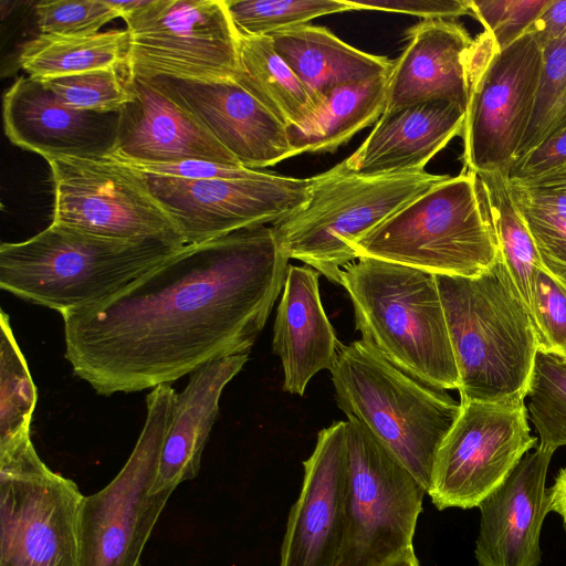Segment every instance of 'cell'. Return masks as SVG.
Masks as SVG:
<instances>
[{
  "mask_svg": "<svg viewBox=\"0 0 566 566\" xmlns=\"http://www.w3.org/2000/svg\"><path fill=\"white\" fill-rule=\"evenodd\" d=\"M289 260L266 226L187 244L119 291L62 313L65 358L98 395L111 396L249 354Z\"/></svg>",
  "mask_w": 566,
  "mask_h": 566,
  "instance_id": "6da1fadb",
  "label": "cell"
},
{
  "mask_svg": "<svg viewBox=\"0 0 566 566\" xmlns=\"http://www.w3.org/2000/svg\"><path fill=\"white\" fill-rule=\"evenodd\" d=\"M436 277L460 402L525 400L539 345L502 253L478 276Z\"/></svg>",
  "mask_w": 566,
  "mask_h": 566,
  "instance_id": "7a4b0ae2",
  "label": "cell"
},
{
  "mask_svg": "<svg viewBox=\"0 0 566 566\" xmlns=\"http://www.w3.org/2000/svg\"><path fill=\"white\" fill-rule=\"evenodd\" d=\"M340 272L361 340L408 375L442 390L458 389L437 277L419 269L358 258Z\"/></svg>",
  "mask_w": 566,
  "mask_h": 566,
  "instance_id": "3957f363",
  "label": "cell"
},
{
  "mask_svg": "<svg viewBox=\"0 0 566 566\" xmlns=\"http://www.w3.org/2000/svg\"><path fill=\"white\" fill-rule=\"evenodd\" d=\"M180 249L51 223L25 241L0 245V287L62 314L119 291Z\"/></svg>",
  "mask_w": 566,
  "mask_h": 566,
  "instance_id": "277c9868",
  "label": "cell"
},
{
  "mask_svg": "<svg viewBox=\"0 0 566 566\" xmlns=\"http://www.w3.org/2000/svg\"><path fill=\"white\" fill-rule=\"evenodd\" d=\"M337 406L385 446L428 491L436 454L461 405L408 375L361 339L340 344L329 370Z\"/></svg>",
  "mask_w": 566,
  "mask_h": 566,
  "instance_id": "5b68a950",
  "label": "cell"
},
{
  "mask_svg": "<svg viewBox=\"0 0 566 566\" xmlns=\"http://www.w3.org/2000/svg\"><path fill=\"white\" fill-rule=\"evenodd\" d=\"M356 259L374 258L434 275L474 277L501 251L476 174L448 176L352 244Z\"/></svg>",
  "mask_w": 566,
  "mask_h": 566,
  "instance_id": "8992f818",
  "label": "cell"
},
{
  "mask_svg": "<svg viewBox=\"0 0 566 566\" xmlns=\"http://www.w3.org/2000/svg\"><path fill=\"white\" fill-rule=\"evenodd\" d=\"M448 176L426 170L361 176L339 163L311 177L306 202L272 229L289 259L340 284L342 270L356 260L352 244Z\"/></svg>",
  "mask_w": 566,
  "mask_h": 566,
  "instance_id": "52a82bcc",
  "label": "cell"
},
{
  "mask_svg": "<svg viewBox=\"0 0 566 566\" xmlns=\"http://www.w3.org/2000/svg\"><path fill=\"white\" fill-rule=\"evenodd\" d=\"M176 391L159 385L147 395L140 436L118 474L84 496L78 514V566H142L144 547L172 492L153 493Z\"/></svg>",
  "mask_w": 566,
  "mask_h": 566,
  "instance_id": "ba28073f",
  "label": "cell"
},
{
  "mask_svg": "<svg viewBox=\"0 0 566 566\" xmlns=\"http://www.w3.org/2000/svg\"><path fill=\"white\" fill-rule=\"evenodd\" d=\"M83 497L40 459L30 433L0 448V566H78Z\"/></svg>",
  "mask_w": 566,
  "mask_h": 566,
  "instance_id": "9c48e42d",
  "label": "cell"
},
{
  "mask_svg": "<svg viewBox=\"0 0 566 566\" xmlns=\"http://www.w3.org/2000/svg\"><path fill=\"white\" fill-rule=\"evenodd\" d=\"M542 67L543 49L530 33L503 50L485 31L473 39L461 133L467 170L509 171L532 118Z\"/></svg>",
  "mask_w": 566,
  "mask_h": 566,
  "instance_id": "30bf717a",
  "label": "cell"
},
{
  "mask_svg": "<svg viewBox=\"0 0 566 566\" xmlns=\"http://www.w3.org/2000/svg\"><path fill=\"white\" fill-rule=\"evenodd\" d=\"M348 489L338 566H382L413 547L427 493L406 467L347 417Z\"/></svg>",
  "mask_w": 566,
  "mask_h": 566,
  "instance_id": "8fae6325",
  "label": "cell"
},
{
  "mask_svg": "<svg viewBox=\"0 0 566 566\" xmlns=\"http://www.w3.org/2000/svg\"><path fill=\"white\" fill-rule=\"evenodd\" d=\"M123 19L132 75L219 81L238 71L239 32L226 0H144Z\"/></svg>",
  "mask_w": 566,
  "mask_h": 566,
  "instance_id": "7c38bea8",
  "label": "cell"
},
{
  "mask_svg": "<svg viewBox=\"0 0 566 566\" xmlns=\"http://www.w3.org/2000/svg\"><path fill=\"white\" fill-rule=\"evenodd\" d=\"M52 222L102 238L187 245L137 170L108 158L51 157Z\"/></svg>",
  "mask_w": 566,
  "mask_h": 566,
  "instance_id": "4fadbf2b",
  "label": "cell"
},
{
  "mask_svg": "<svg viewBox=\"0 0 566 566\" xmlns=\"http://www.w3.org/2000/svg\"><path fill=\"white\" fill-rule=\"evenodd\" d=\"M460 405L436 454L427 491L440 511L478 507L537 443L523 399Z\"/></svg>",
  "mask_w": 566,
  "mask_h": 566,
  "instance_id": "5bb4252c",
  "label": "cell"
},
{
  "mask_svg": "<svg viewBox=\"0 0 566 566\" xmlns=\"http://www.w3.org/2000/svg\"><path fill=\"white\" fill-rule=\"evenodd\" d=\"M142 175L187 244L280 222L306 202L312 180L255 169L238 178L207 180Z\"/></svg>",
  "mask_w": 566,
  "mask_h": 566,
  "instance_id": "9a60e30c",
  "label": "cell"
},
{
  "mask_svg": "<svg viewBox=\"0 0 566 566\" xmlns=\"http://www.w3.org/2000/svg\"><path fill=\"white\" fill-rule=\"evenodd\" d=\"M303 468L301 492L287 517L280 566H338L348 489L346 421H336L318 432Z\"/></svg>",
  "mask_w": 566,
  "mask_h": 566,
  "instance_id": "2e32d148",
  "label": "cell"
},
{
  "mask_svg": "<svg viewBox=\"0 0 566 566\" xmlns=\"http://www.w3.org/2000/svg\"><path fill=\"white\" fill-rule=\"evenodd\" d=\"M147 80L189 113L241 166L256 170L294 156L285 124L233 78Z\"/></svg>",
  "mask_w": 566,
  "mask_h": 566,
  "instance_id": "e0dca14e",
  "label": "cell"
},
{
  "mask_svg": "<svg viewBox=\"0 0 566 566\" xmlns=\"http://www.w3.org/2000/svg\"><path fill=\"white\" fill-rule=\"evenodd\" d=\"M2 118L13 145L44 159L108 158L117 146L119 112L75 109L31 76L18 77L6 92Z\"/></svg>",
  "mask_w": 566,
  "mask_h": 566,
  "instance_id": "ac0fdd59",
  "label": "cell"
},
{
  "mask_svg": "<svg viewBox=\"0 0 566 566\" xmlns=\"http://www.w3.org/2000/svg\"><path fill=\"white\" fill-rule=\"evenodd\" d=\"M554 452L536 447L478 506V566H539L541 531L549 512L545 486Z\"/></svg>",
  "mask_w": 566,
  "mask_h": 566,
  "instance_id": "d6986e66",
  "label": "cell"
},
{
  "mask_svg": "<svg viewBox=\"0 0 566 566\" xmlns=\"http://www.w3.org/2000/svg\"><path fill=\"white\" fill-rule=\"evenodd\" d=\"M130 101L119 112L118 139L111 156L138 163L206 160L243 167L189 113L147 78L123 66Z\"/></svg>",
  "mask_w": 566,
  "mask_h": 566,
  "instance_id": "ffe728a7",
  "label": "cell"
},
{
  "mask_svg": "<svg viewBox=\"0 0 566 566\" xmlns=\"http://www.w3.org/2000/svg\"><path fill=\"white\" fill-rule=\"evenodd\" d=\"M407 35L389 75L384 113L429 99L450 101L465 109L473 44L468 31L454 20L431 19L413 25Z\"/></svg>",
  "mask_w": 566,
  "mask_h": 566,
  "instance_id": "44dd1931",
  "label": "cell"
},
{
  "mask_svg": "<svg viewBox=\"0 0 566 566\" xmlns=\"http://www.w3.org/2000/svg\"><path fill=\"white\" fill-rule=\"evenodd\" d=\"M465 109L429 99L384 113L364 143L343 163L356 175L379 176L424 170L430 159L461 135Z\"/></svg>",
  "mask_w": 566,
  "mask_h": 566,
  "instance_id": "7402d4cb",
  "label": "cell"
},
{
  "mask_svg": "<svg viewBox=\"0 0 566 566\" xmlns=\"http://www.w3.org/2000/svg\"><path fill=\"white\" fill-rule=\"evenodd\" d=\"M319 272L289 264L273 327V353L281 358L283 390L303 396L310 380L331 370L340 343L319 295Z\"/></svg>",
  "mask_w": 566,
  "mask_h": 566,
  "instance_id": "603a6c76",
  "label": "cell"
},
{
  "mask_svg": "<svg viewBox=\"0 0 566 566\" xmlns=\"http://www.w3.org/2000/svg\"><path fill=\"white\" fill-rule=\"evenodd\" d=\"M248 359L249 354L222 357L189 374L186 388L176 394L153 493L174 492L180 483L197 476L221 394Z\"/></svg>",
  "mask_w": 566,
  "mask_h": 566,
  "instance_id": "cb8c5ba5",
  "label": "cell"
},
{
  "mask_svg": "<svg viewBox=\"0 0 566 566\" xmlns=\"http://www.w3.org/2000/svg\"><path fill=\"white\" fill-rule=\"evenodd\" d=\"M277 54L321 99L332 88L390 74L394 61L357 50L323 27L304 24L269 35Z\"/></svg>",
  "mask_w": 566,
  "mask_h": 566,
  "instance_id": "d4e9b609",
  "label": "cell"
},
{
  "mask_svg": "<svg viewBox=\"0 0 566 566\" xmlns=\"http://www.w3.org/2000/svg\"><path fill=\"white\" fill-rule=\"evenodd\" d=\"M390 74L343 84L323 96L316 113L300 125L286 126L294 156L333 151L382 115Z\"/></svg>",
  "mask_w": 566,
  "mask_h": 566,
  "instance_id": "484cf974",
  "label": "cell"
},
{
  "mask_svg": "<svg viewBox=\"0 0 566 566\" xmlns=\"http://www.w3.org/2000/svg\"><path fill=\"white\" fill-rule=\"evenodd\" d=\"M233 80L285 126L306 122L322 104L277 54L270 36L239 33V66Z\"/></svg>",
  "mask_w": 566,
  "mask_h": 566,
  "instance_id": "4316f807",
  "label": "cell"
},
{
  "mask_svg": "<svg viewBox=\"0 0 566 566\" xmlns=\"http://www.w3.org/2000/svg\"><path fill=\"white\" fill-rule=\"evenodd\" d=\"M128 51L127 29H113L91 35L40 33L22 45L18 62L29 76L44 81L122 67L126 64Z\"/></svg>",
  "mask_w": 566,
  "mask_h": 566,
  "instance_id": "83f0119b",
  "label": "cell"
},
{
  "mask_svg": "<svg viewBox=\"0 0 566 566\" xmlns=\"http://www.w3.org/2000/svg\"><path fill=\"white\" fill-rule=\"evenodd\" d=\"M476 176L503 260L531 316L532 285L542 268L535 242L512 197L507 172H481Z\"/></svg>",
  "mask_w": 566,
  "mask_h": 566,
  "instance_id": "f1b7e54d",
  "label": "cell"
},
{
  "mask_svg": "<svg viewBox=\"0 0 566 566\" xmlns=\"http://www.w3.org/2000/svg\"><path fill=\"white\" fill-rule=\"evenodd\" d=\"M0 448L30 433L36 388L13 336L9 315L0 318Z\"/></svg>",
  "mask_w": 566,
  "mask_h": 566,
  "instance_id": "f546056e",
  "label": "cell"
},
{
  "mask_svg": "<svg viewBox=\"0 0 566 566\" xmlns=\"http://www.w3.org/2000/svg\"><path fill=\"white\" fill-rule=\"evenodd\" d=\"M526 397L538 447L555 452L566 446V359L538 350Z\"/></svg>",
  "mask_w": 566,
  "mask_h": 566,
  "instance_id": "4dcf8cb0",
  "label": "cell"
},
{
  "mask_svg": "<svg viewBox=\"0 0 566 566\" xmlns=\"http://www.w3.org/2000/svg\"><path fill=\"white\" fill-rule=\"evenodd\" d=\"M240 34L269 36L332 13L350 11L346 0H226Z\"/></svg>",
  "mask_w": 566,
  "mask_h": 566,
  "instance_id": "1f68e13d",
  "label": "cell"
},
{
  "mask_svg": "<svg viewBox=\"0 0 566 566\" xmlns=\"http://www.w3.org/2000/svg\"><path fill=\"white\" fill-rule=\"evenodd\" d=\"M564 128H566V34L543 50V67L532 118L514 161Z\"/></svg>",
  "mask_w": 566,
  "mask_h": 566,
  "instance_id": "d6a6232c",
  "label": "cell"
},
{
  "mask_svg": "<svg viewBox=\"0 0 566 566\" xmlns=\"http://www.w3.org/2000/svg\"><path fill=\"white\" fill-rule=\"evenodd\" d=\"M122 67L96 70L42 82L62 103L75 109L120 112L132 98L125 75L120 72Z\"/></svg>",
  "mask_w": 566,
  "mask_h": 566,
  "instance_id": "836d02e7",
  "label": "cell"
},
{
  "mask_svg": "<svg viewBox=\"0 0 566 566\" xmlns=\"http://www.w3.org/2000/svg\"><path fill=\"white\" fill-rule=\"evenodd\" d=\"M41 34L91 35L120 18L109 0H44L34 7Z\"/></svg>",
  "mask_w": 566,
  "mask_h": 566,
  "instance_id": "e575fe53",
  "label": "cell"
},
{
  "mask_svg": "<svg viewBox=\"0 0 566 566\" xmlns=\"http://www.w3.org/2000/svg\"><path fill=\"white\" fill-rule=\"evenodd\" d=\"M531 318L541 352L566 359V285L542 266L534 276Z\"/></svg>",
  "mask_w": 566,
  "mask_h": 566,
  "instance_id": "d590c367",
  "label": "cell"
},
{
  "mask_svg": "<svg viewBox=\"0 0 566 566\" xmlns=\"http://www.w3.org/2000/svg\"><path fill=\"white\" fill-rule=\"evenodd\" d=\"M510 189L533 237L542 266L566 285V220L535 203L521 187L510 184Z\"/></svg>",
  "mask_w": 566,
  "mask_h": 566,
  "instance_id": "8d00e7d4",
  "label": "cell"
},
{
  "mask_svg": "<svg viewBox=\"0 0 566 566\" xmlns=\"http://www.w3.org/2000/svg\"><path fill=\"white\" fill-rule=\"evenodd\" d=\"M552 0H468L473 15L503 50L523 36Z\"/></svg>",
  "mask_w": 566,
  "mask_h": 566,
  "instance_id": "74e56055",
  "label": "cell"
},
{
  "mask_svg": "<svg viewBox=\"0 0 566 566\" xmlns=\"http://www.w3.org/2000/svg\"><path fill=\"white\" fill-rule=\"evenodd\" d=\"M117 160L145 175L187 180L238 178L249 175L254 170L245 167H234L206 160H184L174 163H138L122 159Z\"/></svg>",
  "mask_w": 566,
  "mask_h": 566,
  "instance_id": "f35d334b",
  "label": "cell"
},
{
  "mask_svg": "<svg viewBox=\"0 0 566 566\" xmlns=\"http://www.w3.org/2000/svg\"><path fill=\"white\" fill-rule=\"evenodd\" d=\"M353 10H380L407 13L423 20L446 19L470 14L468 0H346Z\"/></svg>",
  "mask_w": 566,
  "mask_h": 566,
  "instance_id": "ab89813d",
  "label": "cell"
},
{
  "mask_svg": "<svg viewBox=\"0 0 566 566\" xmlns=\"http://www.w3.org/2000/svg\"><path fill=\"white\" fill-rule=\"evenodd\" d=\"M564 165H566V128L514 161L507 171V180L511 184H522Z\"/></svg>",
  "mask_w": 566,
  "mask_h": 566,
  "instance_id": "60d3db41",
  "label": "cell"
},
{
  "mask_svg": "<svg viewBox=\"0 0 566 566\" xmlns=\"http://www.w3.org/2000/svg\"><path fill=\"white\" fill-rule=\"evenodd\" d=\"M544 50L566 34V0H552L527 32Z\"/></svg>",
  "mask_w": 566,
  "mask_h": 566,
  "instance_id": "b9f144b4",
  "label": "cell"
},
{
  "mask_svg": "<svg viewBox=\"0 0 566 566\" xmlns=\"http://www.w3.org/2000/svg\"><path fill=\"white\" fill-rule=\"evenodd\" d=\"M513 185H517L526 189L556 191L566 195V165L551 170L535 179Z\"/></svg>",
  "mask_w": 566,
  "mask_h": 566,
  "instance_id": "7bdbcfd3",
  "label": "cell"
},
{
  "mask_svg": "<svg viewBox=\"0 0 566 566\" xmlns=\"http://www.w3.org/2000/svg\"><path fill=\"white\" fill-rule=\"evenodd\" d=\"M513 185V184H512ZM517 186V185H516ZM521 187V186H518ZM538 206L566 220V195L556 191L534 190L521 187Z\"/></svg>",
  "mask_w": 566,
  "mask_h": 566,
  "instance_id": "ee69618b",
  "label": "cell"
},
{
  "mask_svg": "<svg viewBox=\"0 0 566 566\" xmlns=\"http://www.w3.org/2000/svg\"><path fill=\"white\" fill-rule=\"evenodd\" d=\"M549 512H556L566 522V468L559 470L554 484L548 489Z\"/></svg>",
  "mask_w": 566,
  "mask_h": 566,
  "instance_id": "f6af8a7d",
  "label": "cell"
},
{
  "mask_svg": "<svg viewBox=\"0 0 566 566\" xmlns=\"http://www.w3.org/2000/svg\"><path fill=\"white\" fill-rule=\"evenodd\" d=\"M382 566H420V563L415 554L413 547H410L385 563Z\"/></svg>",
  "mask_w": 566,
  "mask_h": 566,
  "instance_id": "bcb514c9",
  "label": "cell"
},
{
  "mask_svg": "<svg viewBox=\"0 0 566 566\" xmlns=\"http://www.w3.org/2000/svg\"><path fill=\"white\" fill-rule=\"evenodd\" d=\"M563 527H564V532H565V536H566V522H564Z\"/></svg>",
  "mask_w": 566,
  "mask_h": 566,
  "instance_id": "7dc6e473",
  "label": "cell"
}]
</instances>
